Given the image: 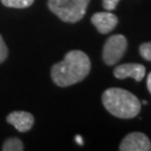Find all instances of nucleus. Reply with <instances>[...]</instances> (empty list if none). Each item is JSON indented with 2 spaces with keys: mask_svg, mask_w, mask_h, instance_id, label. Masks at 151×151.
I'll list each match as a JSON object with an SVG mask.
<instances>
[{
  "mask_svg": "<svg viewBox=\"0 0 151 151\" xmlns=\"http://www.w3.org/2000/svg\"><path fill=\"white\" fill-rule=\"evenodd\" d=\"M91 70V60L82 50H70L52 67L50 76L57 86L66 87L83 81Z\"/></svg>",
  "mask_w": 151,
  "mask_h": 151,
  "instance_id": "1",
  "label": "nucleus"
},
{
  "mask_svg": "<svg viewBox=\"0 0 151 151\" xmlns=\"http://www.w3.org/2000/svg\"><path fill=\"white\" fill-rule=\"evenodd\" d=\"M102 102L108 112L120 119L135 118L141 110V103L138 97L119 87H111L104 91Z\"/></svg>",
  "mask_w": 151,
  "mask_h": 151,
  "instance_id": "2",
  "label": "nucleus"
},
{
  "mask_svg": "<svg viewBox=\"0 0 151 151\" xmlns=\"http://www.w3.org/2000/svg\"><path fill=\"white\" fill-rule=\"evenodd\" d=\"M90 0H48V8L60 20L77 22L84 17Z\"/></svg>",
  "mask_w": 151,
  "mask_h": 151,
  "instance_id": "3",
  "label": "nucleus"
},
{
  "mask_svg": "<svg viewBox=\"0 0 151 151\" xmlns=\"http://www.w3.org/2000/svg\"><path fill=\"white\" fill-rule=\"evenodd\" d=\"M128 48V40L123 35H113L104 44L102 57L104 63L113 66L122 58Z\"/></svg>",
  "mask_w": 151,
  "mask_h": 151,
  "instance_id": "4",
  "label": "nucleus"
},
{
  "mask_svg": "<svg viewBox=\"0 0 151 151\" xmlns=\"http://www.w3.org/2000/svg\"><path fill=\"white\" fill-rule=\"evenodd\" d=\"M121 151H150L151 142L145 133L132 132L124 137L119 147Z\"/></svg>",
  "mask_w": 151,
  "mask_h": 151,
  "instance_id": "5",
  "label": "nucleus"
},
{
  "mask_svg": "<svg viewBox=\"0 0 151 151\" xmlns=\"http://www.w3.org/2000/svg\"><path fill=\"white\" fill-rule=\"evenodd\" d=\"M113 73L116 78L123 80L127 77H132L137 82H140L146 75V67L141 64L129 63V64H122L116 66L114 68Z\"/></svg>",
  "mask_w": 151,
  "mask_h": 151,
  "instance_id": "6",
  "label": "nucleus"
},
{
  "mask_svg": "<svg viewBox=\"0 0 151 151\" xmlns=\"http://www.w3.org/2000/svg\"><path fill=\"white\" fill-rule=\"evenodd\" d=\"M92 24L95 26L99 32L109 34L118 25V17L112 12H96L91 18Z\"/></svg>",
  "mask_w": 151,
  "mask_h": 151,
  "instance_id": "7",
  "label": "nucleus"
},
{
  "mask_svg": "<svg viewBox=\"0 0 151 151\" xmlns=\"http://www.w3.org/2000/svg\"><path fill=\"white\" fill-rule=\"evenodd\" d=\"M7 122L14 125L19 132H27L32 128L35 119L34 115L25 111H15L8 114Z\"/></svg>",
  "mask_w": 151,
  "mask_h": 151,
  "instance_id": "8",
  "label": "nucleus"
},
{
  "mask_svg": "<svg viewBox=\"0 0 151 151\" xmlns=\"http://www.w3.org/2000/svg\"><path fill=\"white\" fill-rule=\"evenodd\" d=\"M25 149L24 148V143L20 139L18 138H9L5 141L4 146H2V150L4 151H22Z\"/></svg>",
  "mask_w": 151,
  "mask_h": 151,
  "instance_id": "9",
  "label": "nucleus"
},
{
  "mask_svg": "<svg viewBox=\"0 0 151 151\" xmlns=\"http://www.w3.org/2000/svg\"><path fill=\"white\" fill-rule=\"evenodd\" d=\"M35 0H1L2 5L9 8H27L34 4Z\"/></svg>",
  "mask_w": 151,
  "mask_h": 151,
  "instance_id": "10",
  "label": "nucleus"
},
{
  "mask_svg": "<svg viewBox=\"0 0 151 151\" xmlns=\"http://www.w3.org/2000/svg\"><path fill=\"white\" fill-rule=\"evenodd\" d=\"M139 52H140V55L142 56V58L151 62V42L142 44L140 46V48H139Z\"/></svg>",
  "mask_w": 151,
  "mask_h": 151,
  "instance_id": "11",
  "label": "nucleus"
},
{
  "mask_svg": "<svg viewBox=\"0 0 151 151\" xmlns=\"http://www.w3.org/2000/svg\"><path fill=\"white\" fill-rule=\"evenodd\" d=\"M8 56V48H7V45L4 42V38L0 35V64L4 63Z\"/></svg>",
  "mask_w": 151,
  "mask_h": 151,
  "instance_id": "12",
  "label": "nucleus"
},
{
  "mask_svg": "<svg viewBox=\"0 0 151 151\" xmlns=\"http://www.w3.org/2000/svg\"><path fill=\"white\" fill-rule=\"evenodd\" d=\"M119 1L120 0H103V7L108 11L114 10L119 4Z\"/></svg>",
  "mask_w": 151,
  "mask_h": 151,
  "instance_id": "13",
  "label": "nucleus"
},
{
  "mask_svg": "<svg viewBox=\"0 0 151 151\" xmlns=\"http://www.w3.org/2000/svg\"><path fill=\"white\" fill-rule=\"evenodd\" d=\"M147 86H148V90L151 93V73L148 75V78H147Z\"/></svg>",
  "mask_w": 151,
  "mask_h": 151,
  "instance_id": "14",
  "label": "nucleus"
},
{
  "mask_svg": "<svg viewBox=\"0 0 151 151\" xmlns=\"http://www.w3.org/2000/svg\"><path fill=\"white\" fill-rule=\"evenodd\" d=\"M75 140L76 142L78 143V145H83V140H82V137H80V135H76V138H75Z\"/></svg>",
  "mask_w": 151,
  "mask_h": 151,
  "instance_id": "15",
  "label": "nucleus"
}]
</instances>
